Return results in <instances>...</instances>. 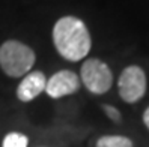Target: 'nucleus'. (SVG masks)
<instances>
[{
  "label": "nucleus",
  "mask_w": 149,
  "mask_h": 147,
  "mask_svg": "<svg viewBox=\"0 0 149 147\" xmlns=\"http://www.w3.org/2000/svg\"><path fill=\"white\" fill-rule=\"evenodd\" d=\"M96 147H134V144L124 135H102L96 141Z\"/></svg>",
  "instance_id": "nucleus-7"
},
{
  "label": "nucleus",
  "mask_w": 149,
  "mask_h": 147,
  "mask_svg": "<svg viewBox=\"0 0 149 147\" xmlns=\"http://www.w3.org/2000/svg\"><path fill=\"white\" fill-rule=\"evenodd\" d=\"M53 42L57 53L69 62L84 59L92 47V39L86 24L72 15L57 20L53 27Z\"/></svg>",
  "instance_id": "nucleus-1"
},
{
  "label": "nucleus",
  "mask_w": 149,
  "mask_h": 147,
  "mask_svg": "<svg viewBox=\"0 0 149 147\" xmlns=\"http://www.w3.org/2000/svg\"><path fill=\"white\" fill-rule=\"evenodd\" d=\"M102 110H104L106 116L111 120V122H115V123H120L122 116H120V111H119L118 108L111 107V105H107V104H104V105H102Z\"/></svg>",
  "instance_id": "nucleus-9"
},
{
  "label": "nucleus",
  "mask_w": 149,
  "mask_h": 147,
  "mask_svg": "<svg viewBox=\"0 0 149 147\" xmlns=\"http://www.w3.org/2000/svg\"><path fill=\"white\" fill-rule=\"evenodd\" d=\"M45 84H47V77L44 72L41 71L29 72L27 75H24V78L17 87V98L21 102H30L45 90Z\"/></svg>",
  "instance_id": "nucleus-6"
},
{
  "label": "nucleus",
  "mask_w": 149,
  "mask_h": 147,
  "mask_svg": "<svg viewBox=\"0 0 149 147\" xmlns=\"http://www.w3.org/2000/svg\"><path fill=\"white\" fill-rule=\"evenodd\" d=\"M80 89V77L72 71H59L54 75L50 77L45 84V92L50 98L53 99H60L63 96L74 95Z\"/></svg>",
  "instance_id": "nucleus-5"
},
{
  "label": "nucleus",
  "mask_w": 149,
  "mask_h": 147,
  "mask_svg": "<svg viewBox=\"0 0 149 147\" xmlns=\"http://www.w3.org/2000/svg\"><path fill=\"white\" fill-rule=\"evenodd\" d=\"M35 51L17 39H9L0 47V68L12 78L27 75L35 65Z\"/></svg>",
  "instance_id": "nucleus-2"
},
{
  "label": "nucleus",
  "mask_w": 149,
  "mask_h": 147,
  "mask_svg": "<svg viewBox=\"0 0 149 147\" xmlns=\"http://www.w3.org/2000/svg\"><path fill=\"white\" fill-rule=\"evenodd\" d=\"M80 83L93 95H104L113 84L111 69L100 59H87L81 65Z\"/></svg>",
  "instance_id": "nucleus-3"
},
{
  "label": "nucleus",
  "mask_w": 149,
  "mask_h": 147,
  "mask_svg": "<svg viewBox=\"0 0 149 147\" xmlns=\"http://www.w3.org/2000/svg\"><path fill=\"white\" fill-rule=\"evenodd\" d=\"M143 123H145V126L148 128V131H149V107L145 110V113H143Z\"/></svg>",
  "instance_id": "nucleus-10"
},
{
  "label": "nucleus",
  "mask_w": 149,
  "mask_h": 147,
  "mask_svg": "<svg viewBox=\"0 0 149 147\" xmlns=\"http://www.w3.org/2000/svg\"><path fill=\"white\" fill-rule=\"evenodd\" d=\"M29 138L21 132H9L3 138L2 147H27Z\"/></svg>",
  "instance_id": "nucleus-8"
},
{
  "label": "nucleus",
  "mask_w": 149,
  "mask_h": 147,
  "mask_svg": "<svg viewBox=\"0 0 149 147\" xmlns=\"http://www.w3.org/2000/svg\"><path fill=\"white\" fill-rule=\"evenodd\" d=\"M146 74L140 66L131 65L127 66L118 80L119 96L128 104L139 102L146 93Z\"/></svg>",
  "instance_id": "nucleus-4"
}]
</instances>
